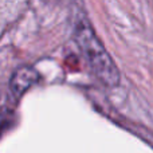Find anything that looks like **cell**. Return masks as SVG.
<instances>
[{
	"mask_svg": "<svg viewBox=\"0 0 153 153\" xmlns=\"http://www.w3.org/2000/svg\"><path fill=\"white\" fill-rule=\"evenodd\" d=\"M74 39L95 78L106 87H116L121 79L120 70L89 22L76 24Z\"/></svg>",
	"mask_w": 153,
	"mask_h": 153,
	"instance_id": "cell-1",
	"label": "cell"
},
{
	"mask_svg": "<svg viewBox=\"0 0 153 153\" xmlns=\"http://www.w3.org/2000/svg\"><path fill=\"white\" fill-rule=\"evenodd\" d=\"M40 75L36 71V69L32 66H20L13 71V74L11 75L10 79V93L11 98L15 101H18L19 98H22L31 87H34L35 85L39 82Z\"/></svg>",
	"mask_w": 153,
	"mask_h": 153,
	"instance_id": "cell-2",
	"label": "cell"
}]
</instances>
